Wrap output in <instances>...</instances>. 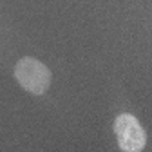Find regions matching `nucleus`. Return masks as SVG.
Wrapping results in <instances>:
<instances>
[{"mask_svg":"<svg viewBox=\"0 0 152 152\" xmlns=\"http://www.w3.org/2000/svg\"><path fill=\"white\" fill-rule=\"evenodd\" d=\"M15 78L22 89L40 96L49 89L53 74L45 64L36 58H31V56H26L15 65Z\"/></svg>","mask_w":152,"mask_h":152,"instance_id":"1","label":"nucleus"},{"mask_svg":"<svg viewBox=\"0 0 152 152\" xmlns=\"http://www.w3.org/2000/svg\"><path fill=\"white\" fill-rule=\"evenodd\" d=\"M114 134L118 138V145L123 152H141L147 145V134L136 116L129 112H121L114 120Z\"/></svg>","mask_w":152,"mask_h":152,"instance_id":"2","label":"nucleus"}]
</instances>
